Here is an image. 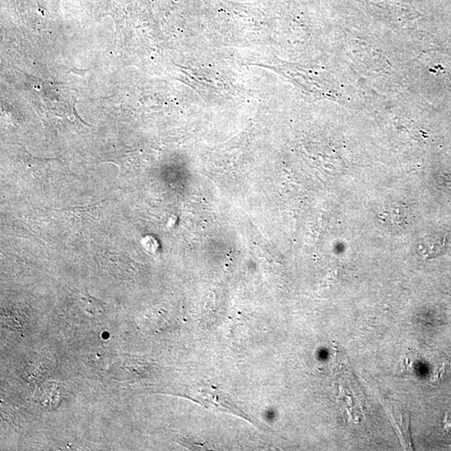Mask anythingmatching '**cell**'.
I'll list each match as a JSON object with an SVG mask.
<instances>
[{
  "mask_svg": "<svg viewBox=\"0 0 451 451\" xmlns=\"http://www.w3.org/2000/svg\"><path fill=\"white\" fill-rule=\"evenodd\" d=\"M446 250V239L441 234L426 235L418 241L416 253L421 259L435 258Z\"/></svg>",
  "mask_w": 451,
  "mask_h": 451,
  "instance_id": "obj_1",
  "label": "cell"
},
{
  "mask_svg": "<svg viewBox=\"0 0 451 451\" xmlns=\"http://www.w3.org/2000/svg\"><path fill=\"white\" fill-rule=\"evenodd\" d=\"M443 185L446 190L451 195V176L445 175L443 178Z\"/></svg>",
  "mask_w": 451,
  "mask_h": 451,
  "instance_id": "obj_4",
  "label": "cell"
},
{
  "mask_svg": "<svg viewBox=\"0 0 451 451\" xmlns=\"http://www.w3.org/2000/svg\"><path fill=\"white\" fill-rule=\"evenodd\" d=\"M62 394L64 389L59 387L58 384H47L40 389V402L46 408L57 407L62 402Z\"/></svg>",
  "mask_w": 451,
  "mask_h": 451,
  "instance_id": "obj_2",
  "label": "cell"
},
{
  "mask_svg": "<svg viewBox=\"0 0 451 451\" xmlns=\"http://www.w3.org/2000/svg\"><path fill=\"white\" fill-rule=\"evenodd\" d=\"M81 305L86 313L91 315H99L105 313V304L103 302L92 297L88 292H81L80 297Z\"/></svg>",
  "mask_w": 451,
  "mask_h": 451,
  "instance_id": "obj_3",
  "label": "cell"
}]
</instances>
